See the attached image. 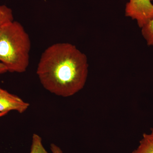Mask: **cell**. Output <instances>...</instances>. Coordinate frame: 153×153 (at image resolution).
Here are the masks:
<instances>
[{
    "label": "cell",
    "mask_w": 153,
    "mask_h": 153,
    "mask_svg": "<svg viewBox=\"0 0 153 153\" xmlns=\"http://www.w3.org/2000/svg\"><path fill=\"white\" fill-rule=\"evenodd\" d=\"M36 73L46 90L58 96L69 97L85 86L88 73L87 57L70 43L53 44L41 55Z\"/></svg>",
    "instance_id": "obj_1"
},
{
    "label": "cell",
    "mask_w": 153,
    "mask_h": 153,
    "mask_svg": "<svg viewBox=\"0 0 153 153\" xmlns=\"http://www.w3.org/2000/svg\"><path fill=\"white\" fill-rule=\"evenodd\" d=\"M31 42L21 23L13 21L0 30V62L8 71L24 73L30 63Z\"/></svg>",
    "instance_id": "obj_2"
},
{
    "label": "cell",
    "mask_w": 153,
    "mask_h": 153,
    "mask_svg": "<svg viewBox=\"0 0 153 153\" xmlns=\"http://www.w3.org/2000/svg\"><path fill=\"white\" fill-rule=\"evenodd\" d=\"M153 0H129L125 8L126 16L136 21L142 28L153 19Z\"/></svg>",
    "instance_id": "obj_3"
},
{
    "label": "cell",
    "mask_w": 153,
    "mask_h": 153,
    "mask_svg": "<svg viewBox=\"0 0 153 153\" xmlns=\"http://www.w3.org/2000/svg\"><path fill=\"white\" fill-rule=\"evenodd\" d=\"M30 106L27 102L0 87V112L15 111L19 113L25 112Z\"/></svg>",
    "instance_id": "obj_4"
},
{
    "label": "cell",
    "mask_w": 153,
    "mask_h": 153,
    "mask_svg": "<svg viewBox=\"0 0 153 153\" xmlns=\"http://www.w3.org/2000/svg\"><path fill=\"white\" fill-rule=\"evenodd\" d=\"M131 153H153V128L150 133L143 134L139 145Z\"/></svg>",
    "instance_id": "obj_5"
},
{
    "label": "cell",
    "mask_w": 153,
    "mask_h": 153,
    "mask_svg": "<svg viewBox=\"0 0 153 153\" xmlns=\"http://www.w3.org/2000/svg\"><path fill=\"white\" fill-rule=\"evenodd\" d=\"M14 21L12 9L5 5L0 4V30L4 25Z\"/></svg>",
    "instance_id": "obj_6"
},
{
    "label": "cell",
    "mask_w": 153,
    "mask_h": 153,
    "mask_svg": "<svg viewBox=\"0 0 153 153\" xmlns=\"http://www.w3.org/2000/svg\"><path fill=\"white\" fill-rule=\"evenodd\" d=\"M30 153H49L44 147L42 138L38 134H33Z\"/></svg>",
    "instance_id": "obj_7"
},
{
    "label": "cell",
    "mask_w": 153,
    "mask_h": 153,
    "mask_svg": "<svg viewBox=\"0 0 153 153\" xmlns=\"http://www.w3.org/2000/svg\"><path fill=\"white\" fill-rule=\"evenodd\" d=\"M141 29L142 35L148 46H153V19Z\"/></svg>",
    "instance_id": "obj_8"
},
{
    "label": "cell",
    "mask_w": 153,
    "mask_h": 153,
    "mask_svg": "<svg viewBox=\"0 0 153 153\" xmlns=\"http://www.w3.org/2000/svg\"><path fill=\"white\" fill-rule=\"evenodd\" d=\"M50 149L52 153H63L60 148L54 143L51 144Z\"/></svg>",
    "instance_id": "obj_9"
},
{
    "label": "cell",
    "mask_w": 153,
    "mask_h": 153,
    "mask_svg": "<svg viewBox=\"0 0 153 153\" xmlns=\"http://www.w3.org/2000/svg\"><path fill=\"white\" fill-rule=\"evenodd\" d=\"M8 70L6 66L0 62V75L7 72Z\"/></svg>",
    "instance_id": "obj_10"
},
{
    "label": "cell",
    "mask_w": 153,
    "mask_h": 153,
    "mask_svg": "<svg viewBox=\"0 0 153 153\" xmlns=\"http://www.w3.org/2000/svg\"><path fill=\"white\" fill-rule=\"evenodd\" d=\"M7 114V113L6 112H0V117L4 116Z\"/></svg>",
    "instance_id": "obj_11"
}]
</instances>
